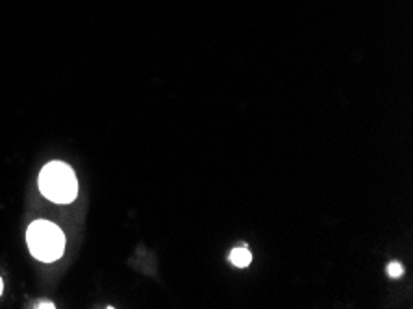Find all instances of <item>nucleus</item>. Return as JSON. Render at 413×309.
<instances>
[{
    "mask_svg": "<svg viewBox=\"0 0 413 309\" xmlns=\"http://www.w3.org/2000/svg\"><path fill=\"white\" fill-rule=\"evenodd\" d=\"M39 189L48 200L69 204L78 195V181L73 169L62 161H52L39 174Z\"/></svg>",
    "mask_w": 413,
    "mask_h": 309,
    "instance_id": "obj_1",
    "label": "nucleus"
},
{
    "mask_svg": "<svg viewBox=\"0 0 413 309\" xmlns=\"http://www.w3.org/2000/svg\"><path fill=\"white\" fill-rule=\"evenodd\" d=\"M26 241L30 252L39 261H56L65 250V235L56 224L48 221H36L28 228Z\"/></svg>",
    "mask_w": 413,
    "mask_h": 309,
    "instance_id": "obj_2",
    "label": "nucleus"
},
{
    "mask_svg": "<svg viewBox=\"0 0 413 309\" xmlns=\"http://www.w3.org/2000/svg\"><path fill=\"white\" fill-rule=\"evenodd\" d=\"M230 261H232L233 265H236V267H239V268L248 267V265H250V261H252V254L248 252V250L245 247L233 248L232 254H230Z\"/></svg>",
    "mask_w": 413,
    "mask_h": 309,
    "instance_id": "obj_3",
    "label": "nucleus"
},
{
    "mask_svg": "<svg viewBox=\"0 0 413 309\" xmlns=\"http://www.w3.org/2000/svg\"><path fill=\"white\" fill-rule=\"evenodd\" d=\"M388 274L391 276V278H400V276L404 274V267L397 261L389 263V265H388Z\"/></svg>",
    "mask_w": 413,
    "mask_h": 309,
    "instance_id": "obj_4",
    "label": "nucleus"
},
{
    "mask_svg": "<svg viewBox=\"0 0 413 309\" xmlns=\"http://www.w3.org/2000/svg\"><path fill=\"white\" fill-rule=\"evenodd\" d=\"M37 308H54V304H50V302H47V304H45V302H43V304H39Z\"/></svg>",
    "mask_w": 413,
    "mask_h": 309,
    "instance_id": "obj_5",
    "label": "nucleus"
},
{
    "mask_svg": "<svg viewBox=\"0 0 413 309\" xmlns=\"http://www.w3.org/2000/svg\"><path fill=\"white\" fill-rule=\"evenodd\" d=\"M2 289H4V284H2V278H0V294H2Z\"/></svg>",
    "mask_w": 413,
    "mask_h": 309,
    "instance_id": "obj_6",
    "label": "nucleus"
}]
</instances>
